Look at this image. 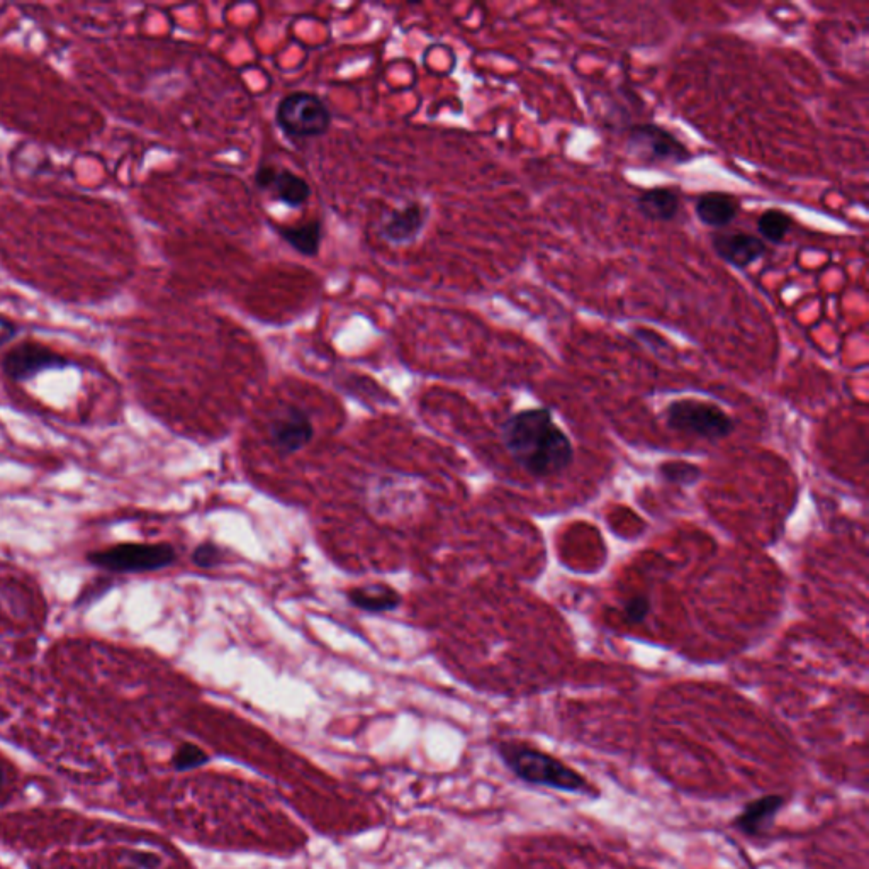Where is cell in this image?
<instances>
[{
    "label": "cell",
    "instance_id": "6da1fadb",
    "mask_svg": "<svg viewBox=\"0 0 869 869\" xmlns=\"http://www.w3.org/2000/svg\"><path fill=\"white\" fill-rule=\"evenodd\" d=\"M506 452L533 477H552L571 466L572 443L547 408L510 416L501 427Z\"/></svg>",
    "mask_w": 869,
    "mask_h": 869
},
{
    "label": "cell",
    "instance_id": "7a4b0ae2",
    "mask_svg": "<svg viewBox=\"0 0 869 869\" xmlns=\"http://www.w3.org/2000/svg\"><path fill=\"white\" fill-rule=\"evenodd\" d=\"M501 763L515 774V778L532 786L561 791L567 795L596 800L600 790L591 781L549 752L522 742H501L496 747Z\"/></svg>",
    "mask_w": 869,
    "mask_h": 869
},
{
    "label": "cell",
    "instance_id": "3957f363",
    "mask_svg": "<svg viewBox=\"0 0 869 869\" xmlns=\"http://www.w3.org/2000/svg\"><path fill=\"white\" fill-rule=\"evenodd\" d=\"M275 123L292 140L320 138L330 131L331 111L313 92L296 90L277 104Z\"/></svg>",
    "mask_w": 869,
    "mask_h": 869
},
{
    "label": "cell",
    "instance_id": "277c9868",
    "mask_svg": "<svg viewBox=\"0 0 869 869\" xmlns=\"http://www.w3.org/2000/svg\"><path fill=\"white\" fill-rule=\"evenodd\" d=\"M87 561L102 571L138 574L172 566L177 561V550L170 544H119L90 552Z\"/></svg>",
    "mask_w": 869,
    "mask_h": 869
},
{
    "label": "cell",
    "instance_id": "5b68a950",
    "mask_svg": "<svg viewBox=\"0 0 869 869\" xmlns=\"http://www.w3.org/2000/svg\"><path fill=\"white\" fill-rule=\"evenodd\" d=\"M625 148L640 165H683L693 153L683 141L656 123L632 124L625 135Z\"/></svg>",
    "mask_w": 869,
    "mask_h": 869
},
{
    "label": "cell",
    "instance_id": "8992f818",
    "mask_svg": "<svg viewBox=\"0 0 869 869\" xmlns=\"http://www.w3.org/2000/svg\"><path fill=\"white\" fill-rule=\"evenodd\" d=\"M666 425L674 432L717 442L734 432V420L717 404L679 399L666 408Z\"/></svg>",
    "mask_w": 869,
    "mask_h": 869
},
{
    "label": "cell",
    "instance_id": "52a82bcc",
    "mask_svg": "<svg viewBox=\"0 0 869 869\" xmlns=\"http://www.w3.org/2000/svg\"><path fill=\"white\" fill-rule=\"evenodd\" d=\"M72 364L67 357L53 352L50 348L40 343L24 342L17 347L11 348L2 359V372L11 381H31L41 372L53 371V369H67Z\"/></svg>",
    "mask_w": 869,
    "mask_h": 869
},
{
    "label": "cell",
    "instance_id": "ba28073f",
    "mask_svg": "<svg viewBox=\"0 0 869 869\" xmlns=\"http://www.w3.org/2000/svg\"><path fill=\"white\" fill-rule=\"evenodd\" d=\"M314 437L313 421L298 406H286L269 423L270 445L281 455L304 449Z\"/></svg>",
    "mask_w": 869,
    "mask_h": 869
},
{
    "label": "cell",
    "instance_id": "9c48e42d",
    "mask_svg": "<svg viewBox=\"0 0 869 869\" xmlns=\"http://www.w3.org/2000/svg\"><path fill=\"white\" fill-rule=\"evenodd\" d=\"M255 184L289 208H303L311 197L308 180L284 167L260 165L255 172Z\"/></svg>",
    "mask_w": 869,
    "mask_h": 869
},
{
    "label": "cell",
    "instance_id": "30bf717a",
    "mask_svg": "<svg viewBox=\"0 0 869 869\" xmlns=\"http://www.w3.org/2000/svg\"><path fill=\"white\" fill-rule=\"evenodd\" d=\"M712 247L725 264L747 269L766 255L768 245L746 231H718L712 235Z\"/></svg>",
    "mask_w": 869,
    "mask_h": 869
},
{
    "label": "cell",
    "instance_id": "8fae6325",
    "mask_svg": "<svg viewBox=\"0 0 869 869\" xmlns=\"http://www.w3.org/2000/svg\"><path fill=\"white\" fill-rule=\"evenodd\" d=\"M786 798L781 795H764L746 803L741 813L735 817L734 829L746 837H761L768 834L774 820L785 808Z\"/></svg>",
    "mask_w": 869,
    "mask_h": 869
},
{
    "label": "cell",
    "instance_id": "7c38bea8",
    "mask_svg": "<svg viewBox=\"0 0 869 869\" xmlns=\"http://www.w3.org/2000/svg\"><path fill=\"white\" fill-rule=\"evenodd\" d=\"M427 216V208H423L420 202H410L387 214L381 226V235L394 245L413 243L427 225Z\"/></svg>",
    "mask_w": 869,
    "mask_h": 869
},
{
    "label": "cell",
    "instance_id": "4fadbf2b",
    "mask_svg": "<svg viewBox=\"0 0 869 869\" xmlns=\"http://www.w3.org/2000/svg\"><path fill=\"white\" fill-rule=\"evenodd\" d=\"M739 211H741L739 201L725 192H705L695 202V213L698 219L703 225L715 230L732 225Z\"/></svg>",
    "mask_w": 869,
    "mask_h": 869
},
{
    "label": "cell",
    "instance_id": "5bb4252c",
    "mask_svg": "<svg viewBox=\"0 0 869 869\" xmlns=\"http://www.w3.org/2000/svg\"><path fill=\"white\" fill-rule=\"evenodd\" d=\"M637 209L644 218L657 221V223H669L679 213V192L674 187H652L640 192L637 199Z\"/></svg>",
    "mask_w": 869,
    "mask_h": 869
},
{
    "label": "cell",
    "instance_id": "9a60e30c",
    "mask_svg": "<svg viewBox=\"0 0 869 869\" xmlns=\"http://www.w3.org/2000/svg\"><path fill=\"white\" fill-rule=\"evenodd\" d=\"M347 598L350 605L367 613L394 612L401 606V595L387 584H367L350 589Z\"/></svg>",
    "mask_w": 869,
    "mask_h": 869
},
{
    "label": "cell",
    "instance_id": "2e32d148",
    "mask_svg": "<svg viewBox=\"0 0 869 869\" xmlns=\"http://www.w3.org/2000/svg\"><path fill=\"white\" fill-rule=\"evenodd\" d=\"M277 235L296 252L304 257H316L320 253L321 242L325 236V226L321 219H311L299 225L279 226Z\"/></svg>",
    "mask_w": 869,
    "mask_h": 869
},
{
    "label": "cell",
    "instance_id": "e0dca14e",
    "mask_svg": "<svg viewBox=\"0 0 869 869\" xmlns=\"http://www.w3.org/2000/svg\"><path fill=\"white\" fill-rule=\"evenodd\" d=\"M793 218L781 209H768L757 218V233L764 243L780 245L790 233Z\"/></svg>",
    "mask_w": 869,
    "mask_h": 869
},
{
    "label": "cell",
    "instance_id": "ac0fdd59",
    "mask_svg": "<svg viewBox=\"0 0 869 869\" xmlns=\"http://www.w3.org/2000/svg\"><path fill=\"white\" fill-rule=\"evenodd\" d=\"M208 754L202 751L201 747L194 744H184L180 746L172 757V766L179 773H186L191 769L199 768L202 764L208 763Z\"/></svg>",
    "mask_w": 869,
    "mask_h": 869
},
{
    "label": "cell",
    "instance_id": "d6986e66",
    "mask_svg": "<svg viewBox=\"0 0 869 869\" xmlns=\"http://www.w3.org/2000/svg\"><path fill=\"white\" fill-rule=\"evenodd\" d=\"M191 559L194 566L201 567V569H214L219 564H223L225 554H223L221 547L208 540V542L197 545L192 552Z\"/></svg>",
    "mask_w": 869,
    "mask_h": 869
},
{
    "label": "cell",
    "instance_id": "ffe728a7",
    "mask_svg": "<svg viewBox=\"0 0 869 869\" xmlns=\"http://www.w3.org/2000/svg\"><path fill=\"white\" fill-rule=\"evenodd\" d=\"M659 471H661L662 477L671 483L695 484L701 477V471L698 467L684 464V462L666 464V466H661Z\"/></svg>",
    "mask_w": 869,
    "mask_h": 869
},
{
    "label": "cell",
    "instance_id": "44dd1931",
    "mask_svg": "<svg viewBox=\"0 0 869 869\" xmlns=\"http://www.w3.org/2000/svg\"><path fill=\"white\" fill-rule=\"evenodd\" d=\"M649 613H651V601L647 596H632L630 600L623 603V617L630 625L644 622Z\"/></svg>",
    "mask_w": 869,
    "mask_h": 869
},
{
    "label": "cell",
    "instance_id": "7402d4cb",
    "mask_svg": "<svg viewBox=\"0 0 869 869\" xmlns=\"http://www.w3.org/2000/svg\"><path fill=\"white\" fill-rule=\"evenodd\" d=\"M17 333H19V326L14 321L0 316V347L12 342L17 337Z\"/></svg>",
    "mask_w": 869,
    "mask_h": 869
},
{
    "label": "cell",
    "instance_id": "603a6c76",
    "mask_svg": "<svg viewBox=\"0 0 869 869\" xmlns=\"http://www.w3.org/2000/svg\"><path fill=\"white\" fill-rule=\"evenodd\" d=\"M129 861L141 869H155L160 866V858H157L155 854L133 853L129 856Z\"/></svg>",
    "mask_w": 869,
    "mask_h": 869
},
{
    "label": "cell",
    "instance_id": "cb8c5ba5",
    "mask_svg": "<svg viewBox=\"0 0 869 869\" xmlns=\"http://www.w3.org/2000/svg\"><path fill=\"white\" fill-rule=\"evenodd\" d=\"M4 781H6V773H4V768H2V764H0V788L4 785Z\"/></svg>",
    "mask_w": 869,
    "mask_h": 869
}]
</instances>
